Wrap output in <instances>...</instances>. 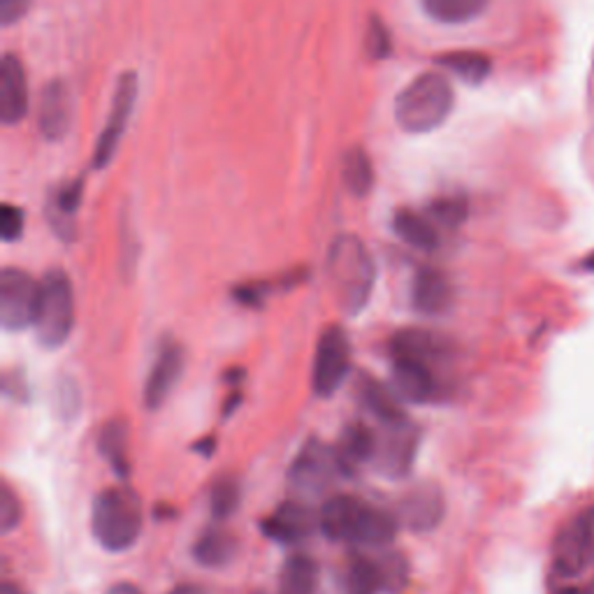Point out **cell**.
<instances>
[{
	"mask_svg": "<svg viewBox=\"0 0 594 594\" xmlns=\"http://www.w3.org/2000/svg\"><path fill=\"white\" fill-rule=\"evenodd\" d=\"M400 518L349 494H335L318 511V530L330 541L381 549L398 536Z\"/></svg>",
	"mask_w": 594,
	"mask_h": 594,
	"instance_id": "6da1fadb",
	"label": "cell"
},
{
	"mask_svg": "<svg viewBox=\"0 0 594 594\" xmlns=\"http://www.w3.org/2000/svg\"><path fill=\"white\" fill-rule=\"evenodd\" d=\"M455 103L451 82L437 72H423L395 101V119L411 135L430 133L449 119Z\"/></svg>",
	"mask_w": 594,
	"mask_h": 594,
	"instance_id": "7a4b0ae2",
	"label": "cell"
},
{
	"mask_svg": "<svg viewBox=\"0 0 594 594\" xmlns=\"http://www.w3.org/2000/svg\"><path fill=\"white\" fill-rule=\"evenodd\" d=\"M142 502L129 488H107L98 494L91 511V530L105 551L121 553L135 546L142 534Z\"/></svg>",
	"mask_w": 594,
	"mask_h": 594,
	"instance_id": "3957f363",
	"label": "cell"
},
{
	"mask_svg": "<svg viewBox=\"0 0 594 594\" xmlns=\"http://www.w3.org/2000/svg\"><path fill=\"white\" fill-rule=\"evenodd\" d=\"M328 275L346 314H360L375 288V263L354 235H339L328 254Z\"/></svg>",
	"mask_w": 594,
	"mask_h": 594,
	"instance_id": "277c9868",
	"label": "cell"
},
{
	"mask_svg": "<svg viewBox=\"0 0 594 594\" xmlns=\"http://www.w3.org/2000/svg\"><path fill=\"white\" fill-rule=\"evenodd\" d=\"M74 326V295L70 277L63 269L47 272L40 281V297L35 311V337L44 349H59Z\"/></svg>",
	"mask_w": 594,
	"mask_h": 594,
	"instance_id": "5b68a950",
	"label": "cell"
},
{
	"mask_svg": "<svg viewBox=\"0 0 594 594\" xmlns=\"http://www.w3.org/2000/svg\"><path fill=\"white\" fill-rule=\"evenodd\" d=\"M40 284L29 272L6 267L0 275V326L6 330H27L35 324Z\"/></svg>",
	"mask_w": 594,
	"mask_h": 594,
	"instance_id": "8992f818",
	"label": "cell"
},
{
	"mask_svg": "<svg viewBox=\"0 0 594 594\" xmlns=\"http://www.w3.org/2000/svg\"><path fill=\"white\" fill-rule=\"evenodd\" d=\"M351 369V344L346 332L337 326H330L318 339V349L314 358L311 386L318 398H330L349 377Z\"/></svg>",
	"mask_w": 594,
	"mask_h": 594,
	"instance_id": "52a82bcc",
	"label": "cell"
},
{
	"mask_svg": "<svg viewBox=\"0 0 594 594\" xmlns=\"http://www.w3.org/2000/svg\"><path fill=\"white\" fill-rule=\"evenodd\" d=\"M594 553V506L583 509L555 539L553 566L560 576H578Z\"/></svg>",
	"mask_w": 594,
	"mask_h": 594,
	"instance_id": "ba28073f",
	"label": "cell"
},
{
	"mask_svg": "<svg viewBox=\"0 0 594 594\" xmlns=\"http://www.w3.org/2000/svg\"><path fill=\"white\" fill-rule=\"evenodd\" d=\"M137 101V74L135 72H123L121 80L114 91V101L112 110L107 116L105 129L95 142V152H93V167L103 170L116 154V148L123 140V133L129 129V121L133 116Z\"/></svg>",
	"mask_w": 594,
	"mask_h": 594,
	"instance_id": "9c48e42d",
	"label": "cell"
},
{
	"mask_svg": "<svg viewBox=\"0 0 594 594\" xmlns=\"http://www.w3.org/2000/svg\"><path fill=\"white\" fill-rule=\"evenodd\" d=\"M383 437H377V453L375 462L379 472L390 479H402L411 472L418 453V430L409 423V420H400V423L383 426Z\"/></svg>",
	"mask_w": 594,
	"mask_h": 594,
	"instance_id": "30bf717a",
	"label": "cell"
},
{
	"mask_svg": "<svg viewBox=\"0 0 594 594\" xmlns=\"http://www.w3.org/2000/svg\"><path fill=\"white\" fill-rule=\"evenodd\" d=\"M337 474H344L337 453L320 441H311L305 445L303 453L295 458L288 479L295 490L318 494L332 485Z\"/></svg>",
	"mask_w": 594,
	"mask_h": 594,
	"instance_id": "8fae6325",
	"label": "cell"
},
{
	"mask_svg": "<svg viewBox=\"0 0 594 594\" xmlns=\"http://www.w3.org/2000/svg\"><path fill=\"white\" fill-rule=\"evenodd\" d=\"M38 126L47 140H63L72 126V91L68 82H49L40 93Z\"/></svg>",
	"mask_w": 594,
	"mask_h": 594,
	"instance_id": "7c38bea8",
	"label": "cell"
},
{
	"mask_svg": "<svg viewBox=\"0 0 594 594\" xmlns=\"http://www.w3.org/2000/svg\"><path fill=\"white\" fill-rule=\"evenodd\" d=\"M29 112V80L23 63L14 54H6L0 63V119L14 126Z\"/></svg>",
	"mask_w": 594,
	"mask_h": 594,
	"instance_id": "4fadbf2b",
	"label": "cell"
},
{
	"mask_svg": "<svg viewBox=\"0 0 594 594\" xmlns=\"http://www.w3.org/2000/svg\"><path fill=\"white\" fill-rule=\"evenodd\" d=\"M182 371H184V351L172 341L163 344L144 383V404L148 409L163 407V402L170 398V392L180 383Z\"/></svg>",
	"mask_w": 594,
	"mask_h": 594,
	"instance_id": "5bb4252c",
	"label": "cell"
},
{
	"mask_svg": "<svg viewBox=\"0 0 594 594\" xmlns=\"http://www.w3.org/2000/svg\"><path fill=\"white\" fill-rule=\"evenodd\" d=\"M443 494L437 485L413 488L400 504V520L411 532H432L443 520Z\"/></svg>",
	"mask_w": 594,
	"mask_h": 594,
	"instance_id": "9a60e30c",
	"label": "cell"
},
{
	"mask_svg": "<svg viewBox=\"0 0 594 594\" xmlns=\"http://www.w3.org/2000/svg\"><path fill=\"white\" fill-rule=\"evenodd\" d=\"M392 388L402 400L411 404L430 402L437 392L432 365L413 358H395L392 362Z\"/></svg>",
	"mask_w": 594,
	"mask_h": 594,
	"instance_id": "2e32d148",
	"label": "cell"
},
{
	"mask_svg": "<svg viewBox=\"0 0 594 594\" xmlns=\"http://www.w3.org/2000/svg\"><path fill=\"white\" fill-rule=\"evenodd\" d=\"M260 528L272 541L297 543L318 528V515L300 502H284L275 513L263 520Z\"/></svg>",
	"mask_w": 594,
	"mask_h": 594,
	"instance_id": "e0dca14e",
	"label": "cell"
},
{
	"mask_svg": "<svg viewBox=\"0 0 594 594\" xmlns=\"http://www.w3.org/2000/svg\"><path fill=\"white\" fill-rule=\"evenodd\" d=\"M451 297H453L451 284L441 272L432 267H423L418 272L411 288V303L416 311L426 316H439L451 307Z\"/></svg>",
	"mask_w": 594,
	"mask_h": 594,
	"instance_id": "ac0fdd59",
	"label": "cell"
},
{
	"mask_svg": "<svg viewBox=\"0 0 594 594\" xmlns=\"http://www.w3.org/2000/svg\"><path fill=\"white\" fill-rule=\"evenodd\" d=\"M337 460L344 477H351L356 469L369 460H375L377 453V434L362 423H354L341 432L337 445Z\"/></svg>",
	"mask_w": 594,
	"mask_h": 594,
	"instance_id": "d6986e66",
	"label": "cell"
},
{
	"mask_svg": "<svg viewBox=\"0 0 594 594\" xmlns=\"http://www.w3.org/2000/svg\"><path fill=\"white\" fill-rule=\"evenodd\" d=\"M392 358H413L432 365L434 360H441L449 351V346L441 337L428 330H402L392 337L390 341Z\"/></svg>",
	"mask_w": 594,
	"mask_h": 594,
	"instance_id": "ffe728a7",
	"label": "cell"
},
{
	"mask_svg": "<svg viewBox=\"0 0 594 594\" xmlns=\"http://www.w3.org/2000/svg\"><path fill=\"white\" fill-rule=\"evenodd\" d=\"M392 231L404 244L418 252H434L439 246V233L428 216H420L411 209H400L392 218Z\"/></svg>",
	"mask_w": 594,
	"mask_h": 594,
	"instance_id": "44dd1931",
	"label": "cell"
},
{
	"mask_svg": "<svg viewBox=\"0 0 594 594\" xmlns=\"http://www.w3.org/2000/svg\"><path fill=\"white\" fill-rule=\"evenodd\" d=\"M237 549L239 543L233 534L223 530H209L195 541L193 557L197 560V564H203L207 569H221L228 566L235 560Z\"/></svg>",
	"mask_w": 594,
	"mask_h": 594,
	"instance_id": "7402d4cb",
	"label": "cell"
},
{
	"mask_svg": "<svg viewBox=\"0 0 594 594\" xmlns=\"http://www.w3.org/2000/svg\"><path fill=\"white\" fill-rule=\"evenodd\" d=\"M318 585V566L309 555L286 560L279 578V594H314Z\"/></svg>",
	"mask_w": 594,
	"mask_h": 594,
	"instance_id": "603a6c76",
	"label": "cell"
},
{
	"mask_svg": "<svg viewBox=\"0 0 594 594\" xmlns=\"http://www.w3.org/2000/svg\"><path fill=\"white\" fill-rule=\"evenodd\" d=\"M360 400L365 409L375 418H379L383 426H392V423H400V420H407L400 402L392 398V392H388V388H383L375 379H362Z\"/></svg>",
	"mask_w": 594,
	"mask_h": 594,
	"instance_id": "cb8c5ba5",
	"label": "cell"
},
{
	"mask_svg": "<svg viewBox=\"0 0 594 594\" xmlns=\"http://www.w3.org/2000/svg\"><path fill=\"white\" fill-rule=\"evenodd\" d=\"M443 70L453 72L455 78H460L467 84H483L490 72H492V61L485 54L479 52H455V54H445L437 61Z\"/></svg>",
	"mask_w": 594,
	"mask_h": 594,
	"instance_id": "d4e9b609",
	"label": "cell"
},
{
	"mask_svg": "<svg viewBox=\"0 0 594 594\" xmlns=\"http://www.w3.org/2000/svg\"><path fill=\"white\" fill-rule=\"evenodd\" d=\"M98 449H101L103 458L110 462V467L119 477H126L129 472V428L121 420H112L101 432L98 439Z\"/></svg>",
	"mask_w": 594,
	"mask_h": 594,
	"instance_id": "484cf974",
	"label": "cell"
},
{
	"mask_svg": "<svg viewBox=\"0 0 594 594\" xmlns=\"http://www.w3.org/2000/svg\"><path fill=\"white\" fill-rule=\"evenodd\" d=\"M490 0H423L426 12L441 23H467L485 12Z\"/></svg>",
	"mask_w": 594,
	"mask_h": 594,
	"instance_id": "4316f807",
	"label": "cell"
},
{
	"mask_svg": "<svg viewBox=\"0 0 594 594\" xmlns=\"http://www.w3.org/2000/svg\"><path fill=\"white\" fill-rule=\"evenodd\" d=\"M346 587L351 594H379L386 590L381 564L365 555H356L346 569Z\"/></svg>",
	"mask_w": 594,
	"mask_h": 594,
	"instance_id": "83f0119b",
	"label": "cell"
},
{
	"mask_svg": "<svg viewBox=\"0 0 594 594\" xmlns=\"http://www.w3.org/2000/svg\"><path fill=\"white\" fill-rule=\"evenodd\" d=\"M344 184L356 197H365L371 186H375V167H371V161L362 148H351L349 154L344 158Z\"/></svg>",
	"mask_w": 594,
	"mask_h": 594,
	"instance_id": "f1b7e54d",
	"label": "cell"
},
{
	"mask_svg": "<svg viewBox=\"0 0 594 594\" xmlns=\"http://www.w3.org/2000/svg\"><path fill=\"white\" fill-rule=\"evenodd\" d=\"M242 502V488L237 483V479L233 477H226V479H218L214 485H212V494H209V506H212V515L216 520H226L231 518L237 506Z\"/></svg>",
	"mask_w": 594,
	"mask_h": 594,
	"instance_id": "f546056e",
	"label": "cell"
},
{
	"mask_svg": "<svg viewBox=\"0 0 594 594\" xmlns=\"http://www.w3.org/2000/svg\"><path fill=\"white\" fill-rule=\"evenodd\" d=\"M430 216L445 228H458L467 218V203L462 197H443L430 207Z\"/></svg>",
	"mask_w": 594,
	"mask_h": 594,
	"instance_id": "4dcf8cb0",
	"label": "cell"
},
{
	"mask_svg": "<svg viewBox=\"0 0 594 594\" xmlns=\"http://www.w3.org/2000/svg\"><path fill=\"white\" fill-rule=\"evenodd\" d=\"M392 42L390 33L383 27V21L379 17L369 19V29H367V52L371 59H386L390 54Z\"/></svg>",
	"mask_w": 594,
	"mask_h": 594,
	"instance_id": "1f68e13d",
	"label": "cell"
},
{
	"mask_svg": "<svg viewBox=\"0 0 594 594\" xmlns=\"http://www.w3.org/2000/svg\"><path fill=\"white\" fill-rule=\"evenodd\" d=\"M381 574H383V585L386 590H392L398 592L400 587L407 585V578H409V569H407V562L402 560V555H386L381 562Z\"/></svg>",
	"mask_w": 594,
	"mask_h": 594,
	"instance_id": "d6a6232c",
	"label": "cell"
},
{
	"mask_svg": "<svg viewBox=\"0 0 594 594\" xmlns=\"http://www.w3.org/2000/svg\"><path fill=\"white\" fill-rule=\"evenodd\" d=\"M21 520V504L17 500V494L12 492V488H3L0 492V528L3 532H12Z\"/></svg>",
	"mask_w": 594,
	"mask_h": 594,
	"instance_id": "836d02e7",
	"label": "cell"
},
{
	"mask_svg": "<svg viewBox=\"0 0 594 594\" xmlns=\"http://www.w3.org/2000/svg\"><path fill=\"white\" fill-rule=\"evenodd\" d=\"M23 233V212L14 205H3L0 209V237L3 242H17Z\"/></svg>",
	"mask_w": 594,
	"mask_h": 594,
	"instance_id": "e575fe53",
	"label": "cell"
},
{
	"mask_svg": "<svg viewBox=\"0 0 594 594\" xmlns=\"http://www.w3.org/2000/svg\"><path fill=\"white\" fill-rule=\"evenodd\" d=\"M31 3L33 0H0V21H3V27H12V23L27 17Z\"/></svg>",
	"mask_w": 594,
	"mask_h": 594,
	"instance_id": "d590c367",
	"label": "cell"
},
{
	"mask_svg": "<svg viewBox=\"0 0 594 594\" xmlns=\"http://www.w3.org/2000/svg\"><path fill=\"white\" fill-rule=\"evenodd\" d=\"M105 594H144V592L133 583H116Z\"/></svg>",
	"mask_w": 594,
	"mask_h": 594,
	"instance_id": "8d00e7d4",
	"label": "cell"
},
{
	"mask_svg": "<svg viewBox=\"0 0 594 594\" xmlns=\"http://www.w3.org/2000/svg\"><path fill=\"white\" fill-rule=\"evenodd\" d=\"M170 594H205L203 590H197V587H191V585H182V587H175Z\"/></svg>",
	"mask_w": 594,
	"mask_h": 594,
	"instance_id": "74e56055",
	"label": "cell"
},
{
	"mask_svg": "<svg viewBox=\"0 0 594 594\" xmlns=\"http://www.w3.org/2000/svg\"><path fill=\"white\" fill-rule=\"evenodd\" d=\"M0 594H23V590L14 583H6L3 587H0Z\"/></svg>",
	"mask_w": 594,
	"mask_h": 594,
	"instance_id": "f35d334b",
	"label": "cell"
},
{
	"mask_svg": "<svg viewBox=\"0 0 594 594\" xmlns=\"http://www.w3.org/2000/svg\"><path fill=\"white\" fill-rule=\"evenodd\" d=\"M195 449L201 451V453H205V455H209V453H212V449H214V441H212V439H207V443L203 441L201 445H195Z\"/></svg>",
	"mask_w": 594,
	"mask_h": 594,
	"instance_id": "ab89813d",
	"label": "cell"
},
{
	"mask_svg": "<svg viewBox=\"0 0 594 594\" xmlns=\"http://www.w3.org/2000/svg\"><path fill=\"white\" fill-rule=\"evenodd\" d=\"M557 594H581L576 587H562Z\"/></svg>",
	"mask_w": 594,
	"mask_h": 594,
	"instance_id": "60d3db41",
	"label": "cell"
},
{
	"mask_svg": "<svg viewBox=\"0 0 594 594\" xmlns=\"http://www.w3.org/2000/svg\"><path fill=\"white\" fill-rule=\"evenodd\" d=\"M585 267H587L590 272H594V254H592V256L585 260Z\"/></svg>",
	"mask_w": 594,
	"mask_h": 594,
	"instance_id": "b9f144b4",
	"label": "cell"
},
{
	"mask_svg": "<svg viewBox=\"0 0 594 594\" xmlns=\"http://www.w3.org/2000/svg\"><path fill=\"white\" fill-rule=\"evenodd\" d=\"M585 594H594V581L587 585V590H585Z\"/></svg>",
	"mask_w": 594,
	"mask_h": 594,
	"instance_id": "7bdbcfd3",
	"label": "cell"
}]
</instances>
